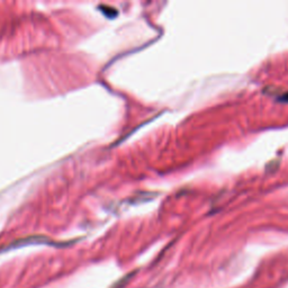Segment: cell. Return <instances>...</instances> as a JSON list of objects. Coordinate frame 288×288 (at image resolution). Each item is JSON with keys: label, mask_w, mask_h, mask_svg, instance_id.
<instances>
[{"label": "cell", "mask_w": 288, "mask_h": 288, "mask_svg": "<svg viewBox=\"0 0 288 288\" xmlns=\"http://www.w3.org/2000/svg\"><path fill=\"white\" fill-rule=\"evenodd\" d=\"M278 99L284 102H288V93H283L278 95Z\"/></svg>", "instance_id": "1"}]
</instances>
